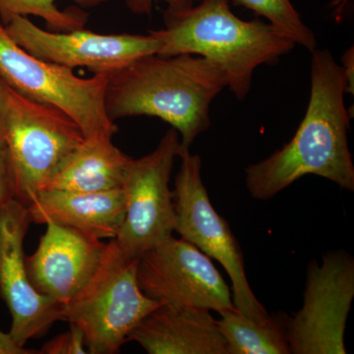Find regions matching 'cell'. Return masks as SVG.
Instances as JSON below:
<instances>
[{"label": "cell", "instance_id": "obj_11", "mask_svg": "<svg viewBox=\"0 0 354 354\" xmlns=\"http://www.w3.org/2000/svg\"><path fill=\"white\" fill-rule=\"evenodd\" d=\"M4 25L11 39L34 57L71 69L82 67L94 74L113 73L138 58L156 55L160 48V41L149 32L46 31L25 16H14Z\"/></svg>", "mask_w": 354, "mask_h": 354}, {"label": "cell", "instance_id": "obj_24", "mask_svg": "<svg viewBox=\"0 0 354 354\" xmlns=\"http://www.w3.org/2000/svg\"><path fill=\"white\" fill-rule=\"evenodd\" d=\"M39 351H35L32 349L26 348L17 344L10 334L0 330V354H36Z\"/></svg>", "mask_w": 354, "mask_h": 354}, {"label": "cell", "instance_id": "obj_21", "mask_svg": "<svg viewBox=\"0 0 354 354\" xmlns=\"http://www.w3.org/2000/svg\"><path fill=\"white\" fill-rule=\"evenodd\" d=\"M15 198V187L8 152L3 137L0 133V208Z\"/></svg>", "mask_w": 354, "mask_h": 354}, {"label": "cell", "instance_id": "obj_2", "mask_svg": "<svg viewBox=\"0 0 354 354\" xmlns=\"http://www.w3.org/2000/svg\"><path fill=\"white\" fill-rule=\"evenodd\" d=\"M225 87V74L206 58L156 53L109 74L104 102L111 120L160 118L178 132L181 148L190 149L211 127L209 108Z\"/></svg>", "mask_w": 354, "mask_h": 354}, {"label": "cell", "instance_id": "obj_17", "mask_svg": "<svg viewBox=\"0 0 354 354\" xmlns=\"http://www.w3.org/2000/svg\"><path fill=\"white\" fill-rule=\"evenodd\" d=\"M216 320L227 342L228 354H290L286 316L255 321L235 308L221 312Z\"/></svg>", "mask_w": 354, "mask_h": 354}, {"label": "cell", "instance_id": "obj_10", "mask_svg": "<svg viewBox=\"0 0 354 354\" xmlns=\"http://www.w3.org/2000/svg\"><path fill=\"white\" fill-rule=\"evenodd\" d=\"M137 279L144 295L160 304L218 313L234 308L232 290L211 258L174 235L140 256Z\"/></svg>", "mask_w": 354, "mask_h": 354}, {"label": "cell", "instance_id": "obj_19", "mask_svg": "<svg viewBox=\"0 0 354 354\" xmlns=\"http://www.w3.org/2000/svg\"><path fill=\"white\" fill-rule=\"evenodd\" d=\"M200 1V0H194ZM236 6H242L266 18L270 24L283 32L298 46L309 51L317 48L314 32L307 27L290 0H232Z\"/></svg>", "mask_w": 354, "mask_h": 354}, {"label": "cell", "instance_id": "obj_5", "mask_svg": "<svg viewBox=\"0 0 354 354\" xmlns=\"http://www.w3.org/2000/svg\"><path fill=\"white\" fill-rule=\"evenodd\" d=\"M137 265L111 239L92 278L62 305L60 320L82 330L88 353H120L132 330L160 305L140 288Z\"/></svg>", "mask_w": 354, "mask_h": 354}, {"label": "cell", "instance_id": "obj_12", "mask_svg": "<svg viewBox=\"0 0 354 354\" xmlns=\"http://www.w3.org/2000/svg\"><path fill=\"white\" fill-rule=\"evenodd\" d=\"M32 223L29 209L16 198L0 208V297L12 318L9 334L21 346L43 337L60 320L62 310L37 291L28 277L24 241Z\"/></svg>", "mask_w": 354, "mask_h": 354}, {"label": "cell", "instance_id": "obj_13", "mask_svg": "<svg viewBox=\"0 0 354 354\" xmlns=\"http://www.w3.org/2000/svg\"><path fill=\"white\" fill-rule=\"evenodd\" d=\"M46 225L38 248L26 257V270L37 291L64 305L92 278L108 242L53 221Z\"/></svg>", "mask_w": 354, "mask_h": 354}, {"label": "cell", "instance_id": "obj_14", "mask_svg": "<svg viewBox=\"0 0 354 354\" xmlns=\"http://www.w3.org/2000/svg\"><path fill=\"white\" fill-rule=\"evenodd\" d=\"M128 342L149 354H228L211 311L194 306L158 305L132 330Z\"/></svg>", "mask_w": 354, "mask_h": 354}, {"label": "cell", "instance_id": "obj_6", "mask_svg": "<svg viewBox=\"0 0 354 354\" xmlns=\"http://www.w3.org/2000/svg\"><path fill=\"white\" fill-rule=\"evenodd\" d=\"M0 76L25 97L62 109L78 124L84 138H113L118 131L104 102L109 74L81 78L73 69L34 57L11 39L1 19Z\"/></svg>", "mask_w": 354, "mask_h": 354}, {"label": "cell", "instance_id": "obj_9", "mask_svg": "<svg viewBox=\"0 0 354 354\" xmlns=\"http://www.w3.org/2000/svg\"><path fill=\"white\" fill-rule=\"evenodd\" d=\"M354 298V260L344 251L312 261L304 305L286 317V337L293 354H346L344 330Z\"/></svg>", "mask_w": 354, "mask_h": 354}, {"label": "cell", "instance_id": "obj_1", "mask_svg": "<svg viewBox=\"0 0 354 354\" xmlns=\"http://www.w3.org/2000/svg\"><path fill=\"white\" fill-rule=\"evenodd\" d=\"M311 53L308 106L297 133L283 148L245 169L246 188L254 199H272L308 174L354 191L344 70L330 50L316 48Z\"/></svg>", "mask_w": 354, "mask_h": 354}, {"label": "cell", "instance_id": "obj_23", "mask_svg": "<svg viewBox=\"0 0 354 354\" xmlns=\"http://www.w3.org/2000/svg\"><path fill=\"white\" fill-rule=\"evenodd\" d=\"M342 68L346 81V94H354V50L348 48L342 57Z\"/></svg>", "mask_w": 354, "mask_h": 354}, {"label": "cell", "instance_id": "obj_18", "mask_svg": "<svg viewBox=\"0 0 354 354\" xmlns=\"http://www.w3.org/2000/svg\"><path fill=\"white\" fill-rule=\"evenodd\" d=\"M57 0H0V19L6 24L14 16H37L46 21L53 32H70L83 29L87 14L62 11L55 6ZM82 7L100 6L109 0H74Z\"/></svg>", "mask_w": 354, "mask_h": 354}, {"label": "cell", "instance_id": "obj_20", "mask_svg": "<svg viewBox=\"0 0 354 354\" xmlns=\"http://www.w3.org/2000/svg\"><path fill=\"white\" fill-rule=\"evenodd\" d=\"M39 353L46 354H85V337L82 330L73 324H69L68 332L53 337L44 344Z\"/></svg>", "mask_w": 354, "mask_h": 354}, {"label": "cell", "instance_id": "obj_22", "mask_svg": "<svg viewBox=\"0 0 354 354\" xmlns=\"http://www.w3.org/2000/svg\"><path fill=\"white\" fill-rule=\"evenodd\" d=\"M167 4V11H180L194 6V0H125L127 8L137 15H151L156 2Z\"/></svg>", "mask_w": 354, "mask_h": 354}, {"label": "cell", "instance_id": "obj_7", "mask_svg": "<svg viewBox=\"0 0 354 354\" xmlns=\"http://www.w3.org/2000/svg\"><path fill=\"white\" fill-rule=\"evenodd\" d=\"M180 167L174 181V232L211 259L218 261L232 281L234 308L247 318L264 321L270 314L254 295L246 277L241 247L225 218L216 211L205 187L202 160L180 147Z\"/></svg>", "mask_w": 354, "mask_h": 354}, {"label": "cell", "instance_id": "obj_3", "mask_svg": "<svg viewBox=\"0 0 354 354\" xmlns=\"http://www.w3.org/2000/svg\"><path fill=\"white\" fill-rule=\"evenodd\" d=\"M165 27L150 30L160 41L158 55H195L223 72L239 101L245 99L261 65L278 64L297 44L269 22L244 21L230 9V0H200L180 11H165Z\"/></svg>", "mask_w": 354, "mask_h": 354}, {"label": "cell", "instance_id": "obj_8", "mask_svg": "<svg viewBox=\"0 0 354 354\" xmlns=\"http://www.w3.org/2000/svg\"><path fill=\"white\" fill-rule=\"evenodd\" d=\"M179 151L180 136L171 128L153 152L130 162L122 185L124 218L113 239L128 258L139 259L174 232L176 208L169 181Z\"/></svg>", "mask_w": 354, "mask_h": 354}, {"label": "cell", "instance_id": "obj_4", "mask_svg": "<svg viewBox=\"0 0 354 354\" xmlns=\"http://www.w3.org/2000/svg\"><path fill=\"white\" fill-rule=\"evenodd\" d=\"M0 133L8 152L15 198L26 207L85 139L78 124L62 109L25 97L4 80Z\"/></svg>", "mask_w": 354, "mask_h": 354}, {"label": "cell", "instance_id": "obj_16", "mask_svg": "<svg viewBox=\"0 0 354 354\" xmlns=\"http://www.w3.org/2000/svg\"><path fill=\"white\" fill-rule=\"evenodd\" d=\"M131 160L114 145L113 138H85L44 189L78 193L121 189Z\"/></svg>", "mask_w": 354, "mask_h": 354}, {"label": "cell", "instance_id": "obj_15", "mask_svg": "<svg viewBox=\"0 0 354 354\" xmlns=\"http://www.w3.org/2000/svg\"><path fill=\"white\" fill-rule=\"evenodd\" d=\"M27 208L32 223L53 221L101 241H111L122 225L125 196L122 188L94 193L44 189Z\"/></svg>", "mask_w": 354, "mask_h": 354}, {"label": "cell", "instance_id": "obj_25", "mask_svg": "<svg viewBox=\"0 0 354 354\" xmlns=\"http://www.w3.org/2000/svg\"><path fill=\"white\" fill-rule=\"evenodd\" d=\"M2 83H3V79H2V77L0 76V90H1Z\"/></svg>", "mask_w": 354, "mask_h": 354}]
</instances>
